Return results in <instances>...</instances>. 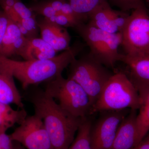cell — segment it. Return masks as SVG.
<instances>
[{"mask_svg":"<svg viewBox=\"0 0 149 149\" xmlns=\"http://www.w3.org/2000/svg\"><path fill=\"white\" fill-rule=\"evenodd\" d=\"M56 52L45 40L36 37L29 39L22 57L24 60H45L55 56Z\"/></svg>","mask_w":149,"mask_h":149,"instance_id":"16","label":"cell"},{"mask_svg":"<svg viewBox=\"0 0 149 149\" xmlns=\"http://www.w3.org/2000/svg\"><path fill=\"white\" fill-rule=\"evenodd\" d=\"M82 49V46L76 45L52 58L45 60L19 61L0 54V63L6 67L20 82L22 89L27 90L31 85L49 82L61 75Z\"/></svg>","mask_w":149,"mask_h":149,"instance_id":"2","label":"cell"},{"mask_svg":"<svg viewBox=\"0 0 149 149\" xmlns=\"http://www.w3.org/2000/svg\"><path fill=\"white\" fill-rule=\"evenodd\" d=\"M29 8L33 13L44 16L45 18H50L58 13L48 3L47 1L36 3Z\"/></svg>","mask_w":149,"mask_h":149,"instance_id":"21","label":"cell"},{"mask_svg":"<svg viewBox=\"0 0 149 149\" xmlns=\"http://www.w3.org/2000/svg\"><path fill=\"white\" fill-rule=\"evenodd\" d=\"M45 18L51 22L65 28L73 27L74 28L77 25L81 23L61 13H58L55 16L50 18Z\"/></svg>","mask_w":149,"mask_h":149,"instance_id":"22","label":"cell"},{"mask_svg":"<svg viewBox=\"0 0 149 149\" xmlns=\"http://www.w3.org/2000/svg\"><path fill=\"white\" fill-rule=\"evenodd\" d=\"M41 38L57 52L70 47V37L66 28L59 26L45 18L37 21Z\"/></svg>","mask_w":149,"mask_h":149,"instance_id":"12","label":"cell"},{"mask_svg":"<svg viewBox=\"0 0 149 149\" xmlns=\"http://www.w3.org/2000/svg\"><path fill=\"white\" fill-rule=\"evenodd\" d=\"M27 116L24 108L16 110L10 105L0 102V133H6L15 124H19Z\"/></svg>","mask_w":149,"mask_h":149,"instance_id":"18","label":"cell"},{"mask_svg":"<svg viewBox=\"0 0 149 149\" xmlns=\"http://www.w3.org/2000/svg\"><path fill=\"white\" fill-rule=\"evenodd\" d=\"M48 3L58 13H60L65 0H48Z\"/></svg>","mask_w":149,"mask_h":149,"instance_id":"26","label":"cell"},{"mask_svg":"<svg viewBox=\"0 0 149 149\" xmlns=\"http://www.w3.org/2000/svg\"><path fill=\"white\" fill-rule=\"evenodd\" d=\"M93 122L90 116L83 118L76 137L69 149H92L91 130Z\"/></svg>","mask_w":149,"mask_h":149,"instance_id":"19","label":"cell"},{"mask_svg":"<svg viewBox=\"0 0 149 149\" xmlns=\"http://www.w3.org/2000/svg\"><path fill=\"white\" fill-rule=\"evenodd\" d=\"M10 18L4 11L0 10V45L6 31Z\"/></svg>","mask_w":149,"mask_h":149,"instance_id":"24","label":"cell"},{"mask_svg":"<svg viewBox=\"0 0 149 149\" xmlns=\"http://www.w3.org/2000/svg\"><path fill=\"white\" fill-rule=\"evenodd\" d=\"M68 78L78 83L91 99L93 107L112 74L90 54L74 59L69 65Z\"/></svg>","mask_w":149,"mask_h":149,"instance_id":"5","label":"cell"},{"mask_svg":"<svg viewBox=\"0 0 149 149\" xmlns=\"http://www.w3.org/2000/svg\"><path fill=\"white\" fill-rule=\"evenodd\" d=\"M130 109L101 112L97 121L92 124L91 140L92 149H110L119 125Z\"/></svg>","mask_w":149,"mask_h":149,"instance_id":"8","label":"cell"},{"mask_svg":"<svg viewBox=\"0 0 149 149\" xmlns=\"http://www.w3.org/2000/svg\"><path fill=\"white\" fill-rule=\"evenodd\" d=\"M128 15L114 10L107 2L88 17V23L104 32L115 34L122 30Z\"/></svg>","mask_w":149,"mask_h":149,"instance_id":"10","label":"cell"},{"mask_svg":"<svg viewBox=\"0 0 149 149\" xmlns=\"http://www.w3.org/2000/svg\"><path fill=\"white\" fill-rule=\"evenodd\" d=\"M14 77L6 67L0 63V102L13 104L24 109V104L14 81Z\"/></svg>","mask_w":149,"mask_h":149,"instance_id":"15","label":"cell"},{"mask_svg":"<svg viewBox=\"0 0 149 149\" xmlns=\"http://www.w3.org/2000/svg\"><path fill=\"white\" fill-rule=\"evenodd\" d=\"M120 61L128 66V77L136 90L149 87V54L135 56L121 54Z\"/></svg>","mask_w":149,"mask_h":149,"instance_id":"13","label":"cell"},{"mask_svg":"<svg viewBox=\"0 0 149 149\" xmlns=\"http://www.w3.org/2000/svg\"><path fill=\"white\" fill-rule=\"evenodd\" d=\"M140 104L139 93L129 77L123 72H116L105 85L93 107V114L125 109L137 110Z\"/></svg>","mask_w":149,"mask_h":149,"instance_id":"3","label":"cell"},{"mask_svg":"<svg viewBox=\"0 0 149 149\" xmlns=\"http://www.w3.org/2000/svg\"><path fill=\"white\" fill-rule=\"evenodd\" d=\"M27 99L43 120L54 149H69L84 118L72 116L42 89L29 92Z\"/></svg>","mask_w":149,"mask_h":149,"instance_id":"1","label":"cell"},{"mask_svg":"<svg viewBox=\"0 0 149 149\" xmlns=\"http://www.w3.org/2000/svg\"><path fill=\"white\" fill-rule=\"evenodd\" d=\"M137 114V110L130 109L119 125L110 149H133L139 143Z\"/></svg>","mask_w":149,"mask_h":149,"instance_id":"11","label":"cell"},{"mask_svg":"<svg viewBox=\"0 0 149 149\" xmlns=\"http://www.w3.org/2000/svg\"><path fill=\"white\" fill-rule=\"evenodd\" d=\"M77 14L86 21L88 17L107 2V0H65Z\"/></svg>","mask_w":149,"mask_h":149,"instance_id":"20","label":"cell"},{"mask_svg":"<svg viewBox=\"0 0 149 149\" xmlns=\"http://www.w3.org/2000/svg\"><path fill=\"white\" fill-rule=\"evenodd\" d=\"M28 40L22 33L17 25L10 18L0 45V54L8 58L15 55L22 56Z\"/></svg>","mask_w":149,"mask_h":149,"instance_id":"14","label":"cell"},{"mask_svg":"<svg viewBox=\"0 0 149 149\" xmlns=\"http://www.w3.org/2000/svg\"><path fill=\"white\" fill-rule=\"evenodd\" d=\"M133 149H149V132Z\"/></svg>","mask_w":149,"mask_h":149,"instance_id":"27","label":"cell"},{"mask_svg":"<svg viewBox=\"0 0 149 149\" xmlns=\"http://www.w3.org/2000/svg\"><path fill=\"white\" fill-rule=\"evenodd\" d=\"M15 142V141H14ZM14 149H25L23 146L16 142H15V146Z\"/></svg>","mask_w":149,"mask_h":149,"instance_id":"28","label":"cell"},{"mask_svg":"<svg viewBox=\"0 0 149 149\" xmlns=\"http://www.w3.org/2000/svg\"><path fill=\"white\" fill-rule=\"evenodd\" d=\"M10 135L27 149H54L43 120L35 114L27 116Z\"/></svg>","mask_w":149,"mask_h":149,"instance_id":"9","label":"cell"},{"mask_svg":"<svg viewBox=\"0 0 149 149\" xmlns=\"http://www.w3.org/2000/svg\"><path fill=\"white\" fill-rule=\"evenodd\" d=\"M120 32L125 54H149V15L146 6L132 11Z\"/></svg>","mask_w":149,"mask_h":149,"instance_id":"7","label":"cell"},{"mask_svg":"<svg viewBox=\"0 0 149 149\" xmlns=\"http://www.w3.org/2000/svg\"><path fill=\"white\" fill-rule=\"evenodd\" d=\"M77 33L89 47V54L105 66L113 68L120 61L118 48L122 42L120 32L111 34L82 22L75 27Z\"/></svg>","mask_w":149,"mask_h":149,"instance_id":"6","label":"cell"},{"mask_svg":"<svg viewBox=\"0 0 149 149\" xmlns=\"http://www.w3.org/2000/svg\"><path fill=\"white\" fill-rule=\"evenodd\" d=\"M15 142L10 135L6 133H0V146L2 149H14Z\"/></svg>","mask_w":149,"mask_h":149,"instance_id":"25","label":"cell"},{"mask_svg":"<svg viewBox=\"0 0 149 149\" xmlns=\"http://www.w3.org/2000/svg\"><path fill=\"white\" fill-rule=\"evenodd\" d=\"M44 91L62 109L74 117L83 118L93 114V106L87 93L72 79L60 75L47 82Z\"/></svg>","mask_w":149,"mask_h":149,"instance_id":"4","label":"cell"},{"mask_svg":"<svg viewBox=\"0 0 149 149\" xmlns=\"http://www.w3.org/2000/svg\"><path fill=\"white\" fill-rule=\"evenodd\" d=\"M114 3L123 11L134 10L145 6L143 0H114Z\"/></svg>","mask_w":149,"mask_h":149,"instance_id":"23","label":"cell"},{"mask_svg":"<svg viewBox=\"0 0 149 149\" xmlns=\"http://www.w3.org/2000/svg\"><path fill=\"white\" fill-rule=\"evenodd\" d=\"M0 149H2L1 148V146H0Z\"/></svg>","mask_w":149,"mask_h":149,"instance_id":"29","label":"cell"},{"mask_svg":"<svg viewBox=\"0 0 149 149\" xmlns=\"http://www.w3.org/2000/svg\"><path fill=\"white\" fill-rule=\"evenodd\" d=\"M137 91L141 99L139 112L136 118L140 142L149 132V87L140 88Z\"/></svg>","mask_w":149,"mask_h":149,"instance_id":"17","label":"cell"}]
</instances>
